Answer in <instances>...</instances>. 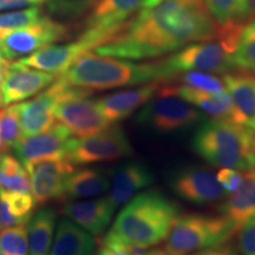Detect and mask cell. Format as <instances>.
<instances>
[{"mask_svg":"<svg viewBox=\"0 0 255 255\" xmlns=\"http://www.w3.org/2000/svg\"><path fill=\"white\" fill-rule=\"evenodd\" d=\"M218 32L202 0H163L154 7L142 8L94 52L121 59H152L189 44L214 40Z\"/></svg>","mask_w":255,"mask_h":255,"instance_id":"obj_1","label":"cell"},{"mask_svg":"<svg viewBox=\"0 0 255 255\" xmlns=\"http://www.w3.org/2000/svg\"><path fill=\"white\" fill-rule=\"evenodd\" d=\"M180 216V207L156 189L127 202L108 234L127 246L148 250L164 241Z\"/></svg>","mask_w":255,"mask_h":255,"instance_id":"obj_2","label":"cell"},{"mask_svg":"<svg viewBox=\"0 0 255 255\" xmlns=\"http://www.w3.org/2000/svg\"><path fill=\"white\" fill-rule=\"evenodd\" d=\"M59 78L71 87L91 92L165 81L158 62L135 63L91 51L75 60Z\"/></svg>","mask_w":255,"mask_h":255,"instance_id":"obj_3","label":"cell"},{"mask_svg":"<svg viewBox=\"0 0 255 255\" xmlns=\"http://www.w3.org/2000/svg\"><path fill=\"white\" fill-rule=\"evenodd\" d=\"M191 148L213 167L240 171L255 169L254 130L229 120L202 121L191 139Z\"/></svg>","mask_w":255,"mask_h":255,"instance_id":"obj_4","label":"cell"},{"mask_svg":"<svg viewBox=\"0 0 255 255\" xmlns=\"http://www.w3.org/2000/svg\"><path fill=\"white\" fill-rule=\"evenodd\" d=\"M237 232L234 225L222 215H180L165 239L164 251L169 255H190L227 244Z\"/></svg>","mask_w":255,"mask_h":255,"instance_id":"obj_5","label":"cell"},{"mask_svg":"<svg viewBox=\"0 0 255 255\" xmlns=\"http://www.w3.org/2000/svg\"><path fill=\"white\" fill-rule=\"evenodd\" d=\"M205 121V115L171 90L159 87L148 103L137 115L139 126L161 133H171L189 129Z\"/></svg>","mask_w":255,"mask_h":255,"instance_id":"obj_6","label":"cell"},{"mask_svg":"<svg viewBox=\"0 0 255 255\" xmlns=\"http://www.w3.org/2000/svg\"><path fill=\"white\" fill-rule=\"evenodd\" d=\"M158 63L164 72L165 81L191 70L222 75L237 71L233 51L220 39L189 44L167 58L158 60Z\"/></svg>","mask_w":255,"mask_h":255,"instance_id":"obj_7","label":"cell"},{"mask_svg":"<svg viewBox=\"0 0 255 255\" xmlns=\"http://www.w3.org/2000/svg\"><path fill=\"white\" fill-rule=\"evenodd\" d=\"M132 152L131 143L122 128L110 127L95 135L70 138L64 158L73 165H85L119 161Z\"/></svg>","mask_w":255,"mask_h":255,"instance_id":"obj_8","label":"cell"},{"mask_svg":"<svg viewBox=\"0 0 255 255\" xmlns=\"http://www.w3.org/2000/svg\"><path fill=\"white\" fill-rule=\"evenodd\" d=\"M111 39L110 34L103 31L87 28L77 40L71 43L62 44V45H50L33 52L32 55L24 57L15 63L19 65L28 66L41 71L55 73L59 76L69 69V66L77 60L79 57L95 50L102 44Z\"/></svg>","mask_w":255,"mask_h":255,"instance_id":"obj_9","label":"cell"},{"mask_svg":"<svg viewBox=\"0 0 255 255\" xmlns=\"http://www.w3.org/2000/svg\"><path fill=\"white\" fill-rule=\"evenodd\" d=\"M68 27L47 17H40L30 26L15 31L0 39L2 57L15 60L30 56L36 51L65 39Z\"/></svg>","mask_w":255,"mask_h":255,"instance_id":"obj_10","label":"cell"},{"mask_svg":"<svg viewBox=\"0 0 255 255\" xmlns=\"http://www.w3.org/2000/svg\"><path fill=\"white\" fill-rule=\"evenodd\" d=\"M144 0H75L70 11L85 14V26L109 33L111 37L143 8Z\"/></svg>","mask_w":255,"mask_h":255,"instance_id":"obj_11","label":"cell"},{"mask_svg":"<svg viewBox=\"0 0 255 255\" xmlns=\"http://www.w3.org/2000/svg\"><path fill=\"white\" fill-rule=\"evenodd\" d=\"M169 186L176 196L191 205L207 206L228 195L216 176L199 165H186L171 174Z\"/></svg>","mask_w":255,"mask_h":255,"instance_id":"obj_12","label":"cell"},{"mask_svg":"<svg viewBox=\"0 0 255 255\" xmlns=\"http://www.w3.org/2000/svg\"><path fill=\"white\" fill-rule=\"evenodd\" d=\"M90 95L91 92L88 91L71 96L55 108L56 121L65 127L71 135L87 137L111 127L98 109L96 100L89 97Z\"/></svg>","mask_w":255,"mask_h":255,"instance_id":"obj_13","label":"cell"},{"mask_svg":"<svg viewBox=\"0 0 255 255\" xmlns=\"http://www.w3.org/2000/svg\"><path fill=\"white\" fill-rule=\"evenodd\" d=\"M31 178L32 197L36 206L62 197L64 184L75 165L68 159H44L24 164Z\"/></svg>","mask_w":255,"mask_h":255,"instance_id":"obj_14","label":"cell"},{"mask_svg":"<svg viewBox=\"0 0 255 255\" xmlns=\"http://www.w3.org/2000/svg\"><path fill=\"white\" fill-rule=\"evenodd\" d=\"M71 133L60 123H55L46 131L20 137L12 148L14 156L23 164L44 159H58L65 156Z\"/></svg>","mask_w":255,"mask_h":255,"instance_id":"obj_15","label":"cell"},{"mask_svg":"<svg viewBox=\"0 0 255 255\" xmlns=\"http://www.w3.org/2000/svg\"><path fill=\"white\" fill-rule=\"evenodd\" d=\"M55 73L41 71L11 62L1 85L2 105L18 103L34 97L56 81Z\"/></svg>","mask_w":255,"mask_h":255,"instance_id":"obj_16","label":"cell"},{"mask_svg":"<svg viewBox=\"0 0 255 255\" xmlns=\"http://www.w3.org/2000/svg\"><path fill=\"white\" fill-rule=\"evenodd\" d=\"M108 197L116 208L124 206L133 196L150 187L155 181L154 173L142 162L130 161L121 164L111 175Z\"/></svg>","mask_w":255,"mask_h":255,"instance_id":"obj_17","label":"cell"},{"mask_svg":"<svg viewBox=\"0 0 255 255\" xmlns=\"http://www.w3.org/2000/svg\"><path fill=\"white\" fill-rule=\"evenodd\" d=\"M158 88L159 82L148 83L142 87L103 96L96 100V103L108 122L110 124L119 123L148 103L156 95Z\"/></svg>","mask_w":255,"mask_h":255,"instance_id":"obj_18","label":"cell"},{"mask_svg":"<svg viewBox=\"0 0 255 255\" xmlns=\"http://www.w3.org/2000/svg\"><path fill=\"white\" fill-rule=\"evenodd\" d=\"M116 209L109 197L100 196L89 201H70L64 205L62 213L91 235L98 237L110 225Z\"/></svg>","mask_w":255,"mask_h":255,"instance_id":"obj_19","label":"cell"},{"mask_svg":"<svg viewBox=\"0 0 255 255\" xmlns=\"http://www.w3.org/2000/svg\"><path fill=\"white\" fill-rule=\"evenodd\" d=\"M222 81L233 102V122L255 130V76L234 71Z\"/></svg>","mask_w":255,"mask_h":255,"instance_id":"obj_20","label":"cell"},{"mask_svg":"<svg viewBox=\"0 0 255 255\" xmlns=\"http://www.w3.org/2000/svg\"><path fill=\"white\" fill-rule=\"evenodd\" d=\"M220 214L239 229L255 218V169L244 171L240 187L225 197L220 206Z\"/></svg>","mask_w":255,"mask_h":255,"instance_id":"obj_21","label":"cell"},{"mask_svg":"<svg viewBox=\"0 0 255 255\" xmlns=\"http://www.w3.org/2000/svg\"><path fill=\"white\" fill-rule=\"evenodd\" d=\"M111 178L102 169L73 170L66 178L60 200L75 201L103 196L110 189Z\"/></svg>","mask_w":255,"mask_h":255,"instance_id":"obj_22","label":"cell"},{"mask_svg":"<svg viewBox=\"0 0 255 255\" xmlns=\"http://www.w3.org/2000/svg\"><path fill=\"white\" fill-rule=\"evenodd\" d=\"M169 87L175 94L199 109L203 115L215 120H229L233 122V102L227 89L212 94L182 84Z\"/></svg>","mask_w":255,"mask_h":255,"instance_id":"obj_23","label":"cell"},{"mask_svg":"<svg viewBox=\"0 0 255 255\" xmlns=\"http://www.w3.org/2000/svg\"><path fill=\"white\" fill-rule=\"evenodd\" d=\"M95 247L90 233L64 218L57 225L49 255H92Z\"/></svg>","mask_w":255,"mask_h":255,"instance_id":"obj_24","label":"cell"},{"mask_svg":"<svg viewBox=\"0 0 255 255\" xmlns=\"http://www.w3.org/2000/svg\"><path fill=\"white\" fill-rule=\"evenodd\" d=\"M57 227V212L53 208H40L27 222V255H49Z\"/></svg>","mask_w":255,"mask_h":255,"instance_id":"obj_25","label":"cell"},{"mask_svg":"<svg viewBox=\"0 0 255 255\" xmlns=\"http://www.w3.org/2000/svg\"><path fill=\"white\" fill-rule=\"evenodd\" d=\"M36 208L32 194L0 190V227L26 226Z\"/></svg>","mask_w":255,"mask_h":255,"instance_id":"obj_26","label":"cell"},{"mask_svg":"<svg viewBox=\"0 0 255 255\" xmlns=\"http://www.w3.org/2000/svg\"><path fill=\"white\" fill-rule=\"evenodd\" d=\"M0 190L32 194L31 178L26 168L15 156L7 152L0 159Z\"/></svg>","mask_w":255,"mask_h":255,"instance_id":"obj_27","label":"cell"},{"mask_svg":"<svg viewBox=\"0 0 255 255\" xmlns=\"http://www.w3.org/2000/svg\"><path fill=\"white\" fill-rule=\"evenodd\" d=\"M218 27L246 24L247 0H202Z\"/></svg>","mask_w":255,"mask_h":255,"instance_id":"obj_28","label":"cell"},{"mask_svg":"<svg viewBox=\"0 0 255 255\" xmlns=\"http://www.w3.org/2000/svg\"><path fill=\"white\" fill-rule=\"evenodd\" d=\"M233 60L239 71L255 76V19L242 28Z\"/></svg>","mask_w":255,"mask_h":255,"instance_id":"obj_29","label":"cell"},{"mask_svg":"<svg viewBox=\"0 0 255 255\" xmlns=\"http://www.w3.org/2000/svg\"><path fill=\"white\" fill-rule=\"evenodd\" d=\"M21 137L18 104H9L0 109V152L6 154Z\"/></svg>","mask_w":255,"mask_h":255,"instance_id":"obj_30","label":"cell"},{"mask_svg":"<svg viewBox=\"0 0 255 255\" xmlns=\"http://www.w3.org/2000/svg\"><path fill=\"white\" fill-rule=\"evenodd\" d=\"M41 17V8L39 6L27 7L21 11L0 13V39L15 31L27 27L36 23Z\"/></svg>","mask_w":255,"mask_h":255,"instance_id":"obj_31","label":"cell"},{"mask_svg":"<svg viewBox=\"0 0 255 255\" xmlns=\"http://www.w3.org/2000/svg\"><path fill=\"white\" fill-rule=\"evenodd\" d=\"M173 79L177 81L178 84L187 85V87L199 89V90L202 91L212 92V94L226 90L225 83H223L222 79H220L218 76L210 72L191 70V71L178 73L170 81H173Z\"/></svg>","mask_w":255,"mask_h":255,"instance_id":"obj_32","label":"cell"},{"mask_svg":"<svg viewBox=\"0 0 255 255\" xmlns=\"http://www.w3.org/2000/svg\"><path fill=\"white\" fill-rule=\"evenodd\" d=\"M0 252L2 255H27V227L4 228L0 232Z\"/></svg>","mask_w":255,"mask_h":255,"instance_id":"obj_33","label":"cell"},{"mask_svg":"<svg viewBox=\"0 0 255 255\" xmlns=\"http://www.w3.org/2000/svg\"><path fill=\"white\" fill-rule=\"evenodd\" d=\"M238 252L240 255H255V218L238 229Z\"/></svg>","mask_w":255,"mask_h":255,"instance_id":"obj_34","label":"cell"},{"mask_svg":"<svg viewBox=\"0 0 255 255\" xmlns=\"http://www.w3.org/2000/svg\"><path fill=\"white\" fill-rule=\"evenodd\" d=\"M144 251L145 250L127 246L107 233L101 242L97 255H142Z\"/></svg>","mask_w":255,"mask_h":255,"instance_id":"obj_35","label":"cell"},{"mask_svg":"<svg viewBox=\"0 0 255 255\" xmlns=\"http://www.w3.org/2000/svg\"><path fill=\"white\" fill-rule=\"evenodd\" d=\"M215 176L223 189L227 191V194H231L240 187L244 180V171L232 168H220Z\"/></svg>","mask_w":255,"mask_h":255,"instance_id":"obj_36","label":"cell"},{"mask_svg":"<svg viewBox=\"0 0 255 255\" xmlns=\"http://www.w3.org/2000/svg\"><path fill=\"white\" fill-rule=\"evenodd\" d=\"M46 1L47 0H0V11L33 7V6H39Z\"/></svg>","mask_w":255,"mask_h":255,"instance_id":"obj_37","label":"cell"},{"mask_svg":"<svg viewBox=\"0 0 255 255\" xmlns=\"http://www.w3.org/2000/svg\"><path fill=\"white\" fill-rule=\"evenodd\" d=\"M190 255H240V254H239L237 248L232 246V245H228L227 242V244L220 245V246L206 248V250L195 252V253Z\"/></svg>","mask_w":255,"mask_h":255,"instance_id":"obj_38","label":"cell"},{"mask_svg":"<svg viewBox=\"0 0 255 255\" xmlns=\"http://www.w3.org/2000/svg\"><path fill=\"white\" fill-rule=\"evenodd\" d=\"M11 65V60L7 59H1L0 60V107L2 105V97H1V85L2 82H4L6 73H7V70Z\"/></svg>","mask_w":255,"mask_h":255,"instance_id":"obj_39","label":"cell"},{"mask_svg":"<svg viewBox=\"0 0 255 255\" xmlns=\"http://www.w3.org/2000/svg\"><path fill=\"white\" fill-rule=\"evenodd\" d=\"M247 12L248 18L255 19V0H247Z\"/></svg>","mask_w":255,"mask_h":255,"instance_id":"obj_40","label":"cell"},{"mask_svg":"<svg viewBox=\"0 0 255 255\" xmlns=\"http://www.w3.org/2000/svg\"><path fill=\"white\" fill-rule=\"evenodd\" d=\"M142 255H169L167 252L164 251V248H154L150 251H144Z\"/></svg>","mask_w":255,"mask_h":255,"instance_id":"obj_41","label":"cell"},{"mask_svg":"<svg viewBox=\"0 0 255 255\" xmlns=\"http://www.w3.org/2000/svg\"><path fill=\"white\" fill-rule=\"evenodd\" d=\"M163 0H144V4H143V8H150L154 6L158 5L159 2H162Z\"/></svg>","mask_w":255,"mask_h":255,"instance_id":"obj_42","label":"cell"},{"mask_svg":"<svg viewBox=\"0 0 255 255\" xmlns=\"http://www.w3.org/2000/svg\"><path fill=\"white\" fill-rule=\"evenodd\" d=\"M4 59V57H2V53H1V49H0V60Z\"/></svg>","mask_w":255,"mask_h":255,"instance_id":"obj_43","label":"cell"},{"mask_svg":"<svg viewBox=\"0 0 255 255\" xmlns=\"http://www.w3.org/2000/svg\"><path fill=\"white\" fill-rule=\"evenodd\" d=\"M1 156H2V154H1V152H0V159H1Z\"/></svg>","mask_w":255,"mask_h":255,"instance_id":"obj_44","label":"cell"},{"mask_svg":"<svg viewBox=\"0 0 255 255\" xmlns=\"http://www.w3.org/2000/svg\"><path fill=\"white\" fill-rule=\"evenodd\" d=\"M254 138H255V130H254Z\"/></svg>","mask_w":255,"mask_h":255,"instance_id":"obj_45","label":"cell"},{"mask_svg":"<svg viewBox=\"0 0 255 255\" xmlns=\"http://www.w3.org/2000/svg\"><path fill=\"white\" fill-rule=\"evenodd\" d=\"M0 255H2V254H1V252H0Z\"/></svg>","mask_w":255,"mask_h":255,"instance_id":"obj_46","label":"cell"},{"mask_svg":"<svg viewBox=\"0 0 255 255\" xmlns=\"http://www.w3.org/2000/svg\"><path fill=\"white\" fill-rule=\"evenodd\" d=\"M0 228H1V227H0Z\"/></svg>","mask_w":255,"mask_h":255,"instance_id":"obj_47","label":"cell"},{"mask_svg":"<svg viewBox=\"0 0 255 255\" xmlns=\"http://www.w3.org/2000/svg\"><path fill=\"white\" fill-rule=\"evenodd\" d=\"M92 255H94V254H92Z\"/></svg>","mask_w":255,"mask_h":255,"instance_id":"obj_48","label":"cell"}]
</instances>
